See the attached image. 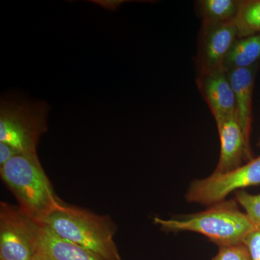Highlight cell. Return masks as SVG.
<instances>
[{
  "mask_svg": "<svg viewBox=\"0 0 260 260\" xmlns=\"http://www.w3.org/2000/svg\"><path fill=\"white\" fill-rule=\"evenodd\" d=\"M0 174L19 208L39 225L64 204L54 192L37 152L15 155L0 167Z\"/></svg>",
  "mask_w": 260,
  "mask_h": 260,
  "instance_id": "1",
  "label": "cell"
},
{
  "mask_svg": "<svg viewBox=\"0 0 260 260\" xmlns=\"http://www.w3.org/2000/svg\"><path fill=\"white\" fill-rule=\"evenodd\" d=\"M237 200H225L209 205L198 213L164 219L155 217L154 223L167 232H190L208 238L218 246L244 242L256 230Z\"/></svg>",
  "mask_w": 260,
  "mask_h": 260,
  "instance_id": "2",
  "label": "cell"
},
{
  "mask_svg": "<svg viewBox=\"0 0 260 260\" xmlns=\"http://www.w3.org/2000/svg\"><path fill=\"white\" fill-rule=\"evenodd\" d=\"M42 225L61 239L104 259L122 260L114 242L115 225L108 216L64 203L51 213Z\"/></svg>",
  "mask_w": 260,
  "mask_h": 260,
  "instance_id": "3",
  "label": "cell"
},
{
  "mask_svg": "<svg viewBox=\"0 0 260 260\" xmlns=\"http://www.w3.org/2000/svg\"><path fill=\"white\" fill-rule=\"evenodd\" d=\"M48 111L45 102L32 104L2 99L0 142L20 153L37 152L41 136L47 131Z\"/></svg>",
  "mask_w": 260,
  "mask_h": 260,
  "instance_id": "4",
  "label": "cell"
},
{
  "mask_svg": "<svg viewBox=\"0 0 260 260\" xmlns=\"http://www.w3.org/2000/svg\"><path fill=\"white\" fill-rule=\"evenodd\" d=\"M259 184L260 155L231 172L213 173L209 177L193 181L186 191L185 198L188 203L209 206L226 200L233 192Z\"/></svg>",
  "mask_w": 260,
  "mask_h": 260,
  "instance_id": "5",
  "label": "cell"
},
{
  "mask_svg": "<svg viewBox=\"0 0 260 260\" xmlns=\"http://www.w3.org/2000/svg\"><path fill=\"white\" fill-rule=\"evenodd\" d=\"M40 225L19 207L0 203V260H34Z\"/></svg>",
  "mask_w": 260,
  "mask_h": 260,
  "instance_id": "6",
  "label": "cell"
},
{
  "mask_svg": "<svg viewBox=\"0 0 260 260\" xmlns=\"http://www.w3.org/2000/svg\"><path fill=\"white\" fill-rule=\"evenodd\" d=\"M238 39L234 20L220 23H203L198 55L199 75L224 69L228 54Z\"/></svg>",
  "mask_w": 260,
  "mask_h": 260,
  "instance_id": "7",
  "label": "cell"
},
{
  "mask_svg": "<svg viewBox=\"0 0 260 260\" xmlns=\"http://www.w3.org/2000/svg\"><path fill=\"white\" fill-rule=\"evenodd\" d=\"M220 141V157L214 174L229 172L252 160L251 144L237 116H229L217 121Z\"/></svg>",
  "mask_w": 260,
  "mask_h": 260,
  "instance_id": "8",
  "label": "cell"
},
{
  "mask_svg": "<svg viewBox=\"0 0 260 260\" xmlns=\"http://www.w3.org/2000/svg\"><path fill=\"white\" fill-rule=\"evenodd\" d=\"M197 83L216 122L236 116L235 96L226 70L199 75Z\"/></svg>",
  "mask_w": 260,
  "mask_h": 260,
  "instance_id": "9",
  "label": "cell"
},
{
  "mask_svg": "<svg viewBox=\"0 0 260 260\" xmlns=\"http://www.w3.org/2000/svg\"><path fill=\"white\" fill-rule=\"evenodd\" d=\"M258 69L259 63H256L249 68H236L227 71L235 96L236 116L249 143L252 124L253 91Z\"/></svg>",
  "mask_w": 260,
  "mask_h": 260,
  "instance_id": "10",
  "label": "cell"
},
{
  "mask_svg": "<svg viewBox=\"0 0 260 260\" xmlns=\"http://www.w3.org/2000/svg\"><path fill=\"white\" fill-rule=\"evenodd\" d=\"M34 260H105L91 251L58 237L40 225Z\"/></svg>",
  "mask_w": 260,
  "mask_h": 260,
  "instance_id": "11",
  "label": "cell"
},
{
  "mask_svg": "<svg viewBox=\"0 0 260 260\" xmlns=\"http://www.w3.org/2000/svg\"><path fill=\"white\" fill-rule=\"evenodd\" d=\"M260 59V34L238 39L228 54L224 69L249 68L258 62Z\"/></svg>",
  "mask_w": 260,
  "mask_h": 260,
  "instance_id": "12",
  "label": "cell"
},
{
  "mask_svg": "<svg viewBox=\"0 0 260 260\" xmlns=\"http://www.w3.org/2000/svg\"><path fill=\"white\" fill-rule=\"evenodd\" d=\"M237 0H203L200 2L203 23L215 24L235 20L240 8Z\"/></svg>",
  "mask_w": 260,
  "mask_h": 260,
  "instance_id": "13",
  "label": "cell"
},
{
  "mask_svg": "<svg viewBox=\"0 0 260 260\" xmlns=\"http://www.w3.org/2000/svg\"><path fill=\"white\" fill-rule=\"evenodd\" d=\"M234 21L239 39L260 34V0L241 1Z\"/></svg>",
  "mask_w": 260,
  "mask_h": 260,
  "instance_id": "14",
  "label": "cell"
},
{
  "mask_svg": "<svg viewBox=\"0 0 260 260\" xmlns=\"http://www.w3.org/2000/svg\"><path fill=\"white\" fill-rule=\"evenodd\" d=\"M235 194L237 203L242 206L256 230H260V194H252L241 190Z\"/></svg>",
  "mask_w": 260,
  "mask_h": 260,
  "instance_id": "15",
  "label": "cell"
},
{
  "mask_svg": "<svg viewBox=\"0 0 260 260\" xmlns=\"http://www.w3.org/2000/svg\"><path fill=\"white\" fill-rule=\"evenodd\" d=\"M211 260H251L250 254L244 242L218 246L216 255Z\"/></svg>",
  "mask_w": 260,
  "mask_h": 260,
  "instance_id": "16",
  "label": "cell"
},
{
  "mask_svg": "<svg viewBox=\"0 0 260 260\" xmlns=\"http://www.w3.org/2000/svg\"><path fill=\"white\" fill-rule=\"evenodd\" d=\"M250 254L251 260H260V230L249 234L244 240Z\"/></svg>",
  "mask_w": 260,
  "mask_h": 260,
  "instance_id": "17",
  "label": "cell"
},
{
  "mask_svg": "<svg viewBox=\"0 0 260 260\" xmlns=\"http://www.w3.org/2000/svg\"><path fill=\"white\" fill-rule=\"evenodd\" d=\"M19 153H20L10 145L0 142V167H3L10 159Z\"/></svg>",
  "mask_w": 260,
  "mask_h": 260,
  "instance_id": "18",
  "label": "cell"
}]
</instances>
